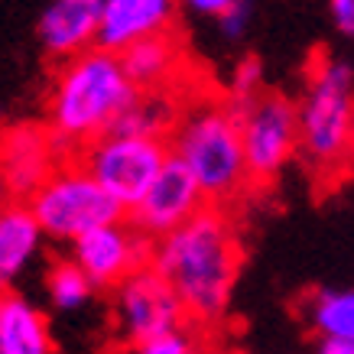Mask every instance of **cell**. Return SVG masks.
<instances>
[{"mask_svg": "<svg viewBox=\"0 0 354 354\" xmlns=\"http://www.w3.org/2000/svg\"><path fill=\"white\" fill-rule=\"evenodd\" d=\"M241 237L225 208L208 205L179 231L153 241V263L179 296L189 322L212 325L225 319L241 273Z\"/></svg>", "mask_w": 354, "mask_h": 354, "instance_id": "1", "label": "cell"}, {"mask_svg": "<svg viewBox=\"0 0 354 354\" xmlns=\"http://www.w3.org/2000/svg\"><path fill=\"white\" fill-rule=\"evenodd\" d=\"M137 95L140 91L124 72L120 53L95 46L59 65L46 111L62 160H72L82 147L108 137Z\"/></svg>", "mask_w": 354, "mask_h": 354, "instance_id": "2", "label": "cell"}, {"mask_svg": "<svg viewBox=\"0 0 354 354\" xmlns=\"http://www.w3.org/2000/svg\"><path fill=\"white\" fill-rule=\"evenodd\" d=\"M172 156L195 176L208 205L221 208L250 189L241 124L227 97H202L179 114L169 137Z\"/></svg>", "mask_w": 354, "mask_h": 354, "instance_id": "3", "label": "cell"}, {"mask_svg": "<svg viewBox=\"0 0 354 354\" xmlns=\"http://www.w3.org/2000/svg\"><path fill=\"white\" fill-rule=\"evenodd\" d=\"M299 108V153L312 172L335 183L354 166V68L315 55Z\"/></svg>", "mask_w": 354, "mask_h": 354, "instance_id": "4", "label": "cell"}, {"mask_svg": "<svg viewBox=\"0 0 354 354\" xmlns=\"http://www.w3.org/2000/svg\"><path fill=\"white\" fill-rule=\"evenodd\" d=\"M26 205L46 237L72 241V244L95 227L127 218V212L95 183V176L75 156L59 162L53 176L26 198Z\"/></svg>", "mask_w": 354, "mask_h": 354, "instance_id": "5", "label": "cell"}, {"mask_svg": "<svg viewBox=\"0 0 354 354\" xmlns=\"http://www.w3.org/2000/svg\"><path fill=\"white\" fill-rule=\"evenodd\" d=\"M227 97L241 124L244 160L250 185L273 183L299 153V108L279 91H260L254 97Z\"/></svg>", "mask_w": 354, "mask_h": 354, "instance_id": "6", "label": "cell"}, {"mask_svg": "<svg viewBox=\"0 0 354 354\" xmlns=\"http://www.w3.org/2000/svg\"><path fill=\"white\" fill-rule=\"evenodd\" d=\"M169 156H172L169 140L108 133V137L82 147L75 160L95 176V183L124 212H130L143 195L150 192V185L156 183V176L169 162Z\"/></svg>", "mask_w": 354, "mask_h": 354, "instance_id": "7", "label": "cell"}, {"mask_svg": "<svg viewBox=\"0 0 354 354\" xmlns=\"http://www.w3.org/2000/svg\"><path fill=\"white\" fill-rule=\"evenodd\" d=\"M114 325L124 342L140 348L162 335L189 328V315L169 283L153 267H147L114 290Z\"/></svg>", "mask_w": 354, "mask_h": 354, "instance_id": "8", "label": "cell"}, {"mask_svg": "<svg viewBox=\"0 0 354 354\" xmlns=\"http://www.w3.org/2000/svg\"><path fill=\"white\" fill-rule=\"evenodd\" d=\"M72 260L85 270L95 290H118L127 277L153 263V241L124 218L78 237L72 244Z\"/></svg>", "mask_w": 354, "mask_h": 354, "instance_id": "9", "label": "cell"}, {"mask_svg": "<svg viewBox=\"0 0 354 354\" xmlns=\"http://www.w3.org/2000/svg\"><path fill=\"white\" fill-rule=\"evenodd\" d=\"M205 208H208V198H205V192L198 189L195 176L185 169L176 156H169V162H166L162 172L156 176V183L150 185V192L127 212V221L137 227L143 237L162 241L166 234H172V231H179L183 225H189Z\"/></svg>", "mask_w": 354, "mask_h": 354, "instance_id": "10", "label": "cell"}, {"mask_svg": "<svg viewBox=\"0 0 354 354\" xmlns=\"http://www.w3.org/2000/svg\"><path fill=\"white\" fill-rule=\"evenodd\" d=\"M59 162H62V153L55 147L49 127L23 124V127L7 130L0 140V169L7 176L17 202H26L53 176Z\"/></svg>", "mask_w": 354, "mask_h": 354, "instance_id": "11", "label": "cell"}, {"mask_svg": "<svg viewBox=\"0 0 354 354\" xmlns=\"http://www.w3.org/2000/svg\"><path fill=\"white\" fill-rule=\"evenodd\" d=\"M104 0H53L39 17V43L53 59H75L97 46Z\"/></svg>", "mask_w": 354, "mask_h": 354, "instance_id": "12", "label": "cell"}, {"mask_svg": "<svg viewBox=\"0 0 354 354\" xmlns=\"http://www.w3.org/2000/svg\"><path fill=\"white\" fill-rule=\"evenodd\" d=\"M179 0H104L101 3V32L97 46L124 53L127 46L166 32Z\"/></svg>", "mask_w": 354, "mask_h": 354, "instance_id": "13", "label": "cell"}, {"mask_svg": "<svg viewBox=\"0 0 354 354\" xmlns=\"http://www.w3.org/2000/svg\"><path fill=\"white\" fill-rule=\"evenodd\" d=\"M120 62L137 91H166L172 88V78L183 65V46L166 30L127 46L120 53Z\"/></svg>", "mask_w": 354, "mask_h": 354, "instance_id": "14", "label": "cell"}, {"mask_svg": "<svg viewBox=\"0 0 354 354\" xmlns=\"http://www.w3.org/2000/svg\"><path fill=\"white\" fill-rule=\"evenodd\" d=\"M0 354H55L49 319L20 292H0Z\"/></svg>", "mask_w": 354, "mask_h": 354, "instance_id": "15", "label": "cell"}, {"mask_svg": "<svg viewBox=\"0 0 354 354\" xmlns=\"http://www.w3.org/2000/svg\"><path fill=\"white\" fill-rule=\"evenodd\" d=\"M43 237V227L26 202H13L0 212V292H10V283L39 254Z\"/></svg>", "mask_w": 354, "mask_h": 354, "instance_id": "16", "label": "cell"}, {"mask_svg": "<svg viewBox=\"0 0 354 354\" xmlns=\"http://www.w3.org/2000/svg\"><path fill=\"white\" fill-rule=\"evenodd\" d=\"M179 104L172 101L169 88L166 91H140L137 101L124 111V118L114 124L111 133L124 137H147V140H169L176 124H179Z\"/></svg>", "mask_w": 354, "mask_h": 354, "instance_id": "17", "label": "cell"}, {"mask_svg": "<svg viewBox=\"0 0 354 354\" xmlns=\"http://www.w3.org/2000/svg\"><path fill=\"white\" fill-rule=\"evenodd\" d=\"M306 319L319 342H354V290H319L306 299Z\"/></svg>", "mask_w": 354, "mask_h": 354, "instance_id": "18", "label": "cell"}, {"mask_svg": "<svg viewBox=\"0 0 354 354\" xmlns=\"http://www.w3.org/2000/svg\"><path fill=\"white\" fill-rule=\"evenodd\" d=\"M46 290H49V299H53L55 309L75 312L91 299L95 283L85 277V270L78 267L75 260H55L46 273Z\"/></svg>", "mask_w": 354, "mask_h": 354, "instance_id": "19", "label": "cell"}, {"mask_svg": "<svg viewBox=\"0 0 354 354\" xmlns=\"http://www.w3.org/2000/svg\"><path fill=\"white\" fill-rule=\"evenodd\" d=\"M133 354H205V351L202 342L192 335V328H183V332L162 335L156 342L140 344V348H133Z\"/></svg>", "mask_w": 354, "mask_h": 354, "instance_id": "20", "label": "cell"}, {"mask_svg": "<svg viewBox=\"0 0 354 354\" xmlns=\"http://www.w3.org/2000/svg\"><path fill=\"white\" fill-rule=\"evenodd\" d=\"M260 82H263V65H260L257 55H247V59H241V62H237L227 95H231V97H254V95H260V91H263V88H260Z\"/></svg>", "mask_w": 354, "mask_h": 354, "instance_id": "21", "label": "cell"}, {"mask_svg": "<svg viewBox=\"0 0 354 354\" xmlns=\"http://www.w3.org/2000/svg\"><path fill=\"white\" fill-rule=\"evenodd\" d=\"M250 17H254V3H250V0H237L231 10L218 17V30H221V36H227V39H241V36L250 30Z\"/></svg>", "mask_w": 354, "mask_h": 354, "instance_id": "22", "label": "cell"}, {"mask_svg": "<svg viewBox=\"0 0 354 354\" xmlns=\"http://www.w3.org/2000/svg\"><path fill=\"white\" fill-rule=\"evenodd\" d=\"M332 7V17H335V26L348 36H354V0H328Z\"/></svg>", "mask_w": 354, "mask_h": 354, "instance_id": "23", "label": "cell"}, {"mask_svg": "<svg viewBox=\"0 0 354 354\" xmlns=\"http://www.w3.org/2000/svg\"><path fill=\"white\" fill-rule=\"evenodd\" d=\"M185 7L192 13H202V17H221V13H227L231 7H234L237 0H183Z\"/></svg>", "mask_w": 354, "mask_h": 354, "instance_id": "24", "label": "cell"}, {"mask_svg": "<svg viewBox=\"0 0 354 354\" xmlns=\"http://www.w3.org/2000/svg\"><path fill=\"white\" fill-rule=\"evenodd\" d=\"M315 354H354V342H319Z\"/></svg>", "mask_w": 354, "mask_h": 354, "instance_id": "25", "label": "cell"}, {"mask_svg": "<svg viewBox=\"0 0 354 354\" xmlns=\"http://www.w3.org/2000/svg\"><path fill=\"white\" fill-rule=\"evenodd\" d=\"M13 202H17V195H13L10 183H7V176H3V169H0V212H3L7 205H13Z\"/></svg>", "mask_w": 354, "mask_h": 354, "instance_id": "26", "label": "cell"}]
</instances>
